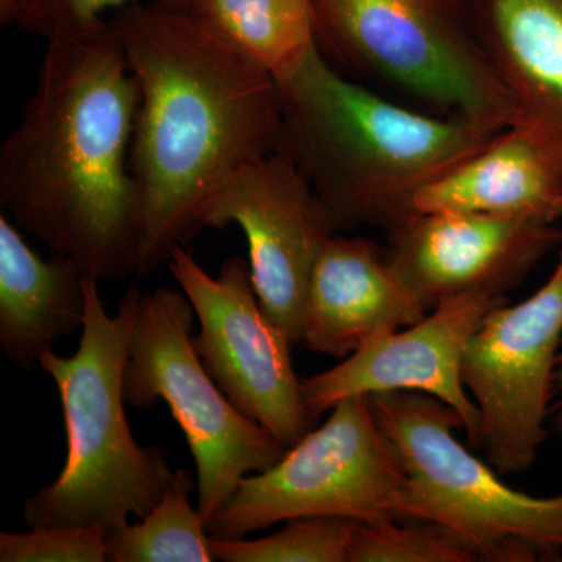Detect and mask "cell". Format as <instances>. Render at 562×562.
<instances>
[{"mask_svg":"<svg viewBox=\"0 0 562 562\" xmlns=\"http://www.w3.org/2000/svg\"><path fill=\"white\" fill-rule=\"evenodd\" d=\"M194 316L183 291L143 294L122 392L133 408L168 403L194 457L199 512L209 524L247 473L268 471L290 449L238 412L211 379L192 346Z\"/></svg>","mask_w":562,"mask_h":562,"instance_id":"52a82bcc","label":"cell"},{"mask_svg":"<svg viewBox=\"0 0 562 562\" xmlns=\"http://www.w3.org/2000/svg\"><path fill=\"white\" fill-rule=\"evenodd\" d=\"M384 258L427 312L458 295L503 297L562 243L557 225L416 211L386 233Z\"/></svg>","mask_w":562,"mask_h":562,"instance_id":"7c38bea8","label":"cell"},{"mask_svg":"<svg viewBox=\"0 0 562 562\" xmlns=\"http://www.w3.org/2000/svg\"><path fill=\"white\" fill-rule=\"evenodd\" d=\"M2 562H103L105 528H32L29 532H0Z\"/></svg>","mask_w":562,"mask_h":562,"instance_id":"603a6c76","label":"cell"},{"mask_svg":"<svg viewBox=\"0 0 562 562\" xmlns=\"http://www.w3.org/2000/svg\"><path fill=\"white\" fill-rule=\"evenodd\" d=\"M313 10L317 49L349 79L484 131L519 120L469 0H313Z\"/></svg>","mask_w":562,"mask_h":562,"instance_id":"5b68a950","label":"cell"},{"mask_svg":"<svg viewBox=\"0 0 562 562\" xmlns=\"http://www.w3.org/2000/svg\"><path fill=\"white\" fill-rule=\"evenodd\" d=\"M561 342L562 250L541 290L494 306L462 353V383L480 413L479 449L498 473L525 472L538 460Z\"/></svg>","mask_w":562,"mask_h":562,"instance_id":"9c48e42d","label":"cell"},{"mask_svg":"<svg viewBox=\"0 0 562 562\" xmlns=\"http://www.w3.org/2000/svg\"><path fill=\"white\" fill-rule=\"evenodd\" d=\"M279 81L283 155L341 231L390 233L419 192L497 133L394 101L344 76L313 47Z\"/></svg>","mask_w":562,"mask_h":562,"instance_id":"3957f363","label":"cell"},{"mask_svg":"<svg viewBox=\"0 0 562 562\" xmlns=\"http://www.w3.org/2000/svg\"><path fill=\"white\" fill-rule=\"evenodd\" d=\"M472 550L442 525L413 517L358 522L349 562H475Z\"/></svg>","mask_w":562,"mask_h":562,"instance_id":"44dd1931","label":"cell"},{"mask_svg":"<svg viewBox=\"0 0 562 562\" xmlns=\"http://www.w3.org/2000/svg\"><path fill=\"white\" fill-rule=\"evenodd\" d=\"M109 22L139 87L131 172L144 276L198 236L232 177L277 154L279 81L188 10L135 2Z\"/></svg>","mask_w":562,"mask_h":562,"instance_id":"6da1fadb","label":"cell"},{"mask_svg":"<svg viewBox=\"0 0 562 562\" xmlns=\"http://www.w3.org/2000/svg\"><path fill=\"white\" fill-rule=\"evenodd\" d=\"M428 313L379 244L335 235L314 262L301 344L346 360L376 336L417 324Z\"/></svg>","mask_w":562,"mask_h":562,"instance_id":"5bb4252c","label":"cell"},{"mask_svg":"<svg viewBox=\"0 0 562 562\" xmlns=\"http://www.w3.org/2000/svg\"><path fill=\"white\" fill-rule=\"evenodd\" d=\"M187 10L277 80L316 47L313 0H190Z\"/></svg>","mask_w":562,"mask_h":562,"instance_id":"ac0fdd59","label":"cell"},{"mask_svg":"<svg viewBox=\"0 0 562 562\" xmlns=\"http://www.w3.org/2000/svg\"><path fill=\"white\" fill-rule=\"evenodd\" d=\"M406 480L369 397L355 395L336 403L328 420L273 468L244 476L206 531L214 539H243L295 517H398Z\"/></svg>","mask_w":562,"mask_h":562,"instance_id":"ba28073f","label":"cell"},{"mask_svg":"<svg viewBox=\"0 0 562 562\" xmlns=\"http://www.w3.org/2000/svg\"><path fill=\"white\" fill-rule=\"evenodd\" d=\"M139 87L110 22L49 41L38 83L0 149V203L18 227L90 279L138 269L131 150Z\"/></svg>","mask_w":562,"mask_h":562,"instance_id":"7a4b0ae2","label":"cell"},{"mask_svg":"<svg viewBox=\"0 0 562 562\" xmlns=\"http://www.w3.org/2000/svg\"><path fill=\"white\" fill-rule=\"evenodd\" d=\"M198 487L187 469L176 471L171 486L139 524H122L105 530L106 561L211 562V536L201 512L192 508Z\"/></svg>","mask_w":562,"mask_h":562,"instance_id":"d6986e66","label":"cell"},{"mask_svg":"<svg viewBox=\"0 0 562 562\" xmlns=\"http://www.w3.org/2000/svg\"><path fill=\"white\" fill-rule=\"evenodd\" d=\"M125 0H0V22L49 41L72 38L105 27L102 14ZM188 9L190 0H158Z\"/></svg>","mask_w":562,"mask_h":562,"instance_id":"7402d4cb","label":"cell"},{"mask_svg":"<svg viewBox=\"0 0 562 562\" xmlns=\"http://www.w3.org/2000/svg\"><path fill=\"white\" fill-rule=\"evenodd\" d=\"M169 269L194 306L201 333L192 346L211 379L238 412L291 449L313 430L291 339L262 312L249 262L232 257L220 277L203 271L187 247L172 251Z\"/></svg>","mask_w":562,"mask_h":562,"instance_id":"30bf717a","label":"cell"},{"mask_svg":"<svg viewBox=\"0 0 562 562\" xmlns=\"http://www.w3.org/2000/svg\"><path fill=\"white\" fill-rule=\"evenodd\" d=\"M505 301V295H458L405 330L376 336L341 364L302 380L308 416L316 424L336 403L355 395L424 392L460 414L469 443L479 449L480 413L462 383V353L484 316Z\"/></svg>","mask_w":562,"mask_h":562,"instance_id":"4fadbf2b","label":"cell"},{"mask_svg":"<svg viewBox=\"0 0 562 562\" xmlns=\"http://www.w3.org/2000/svg\"><path fill=\"white\" fill-rule=\"evenodd\" d=\"M416 211H460L557 225L562 220V147L517 120L419 192Z\"/></svg>","mask_w":562,"mask_h":562,"instance_id":"9a60e30c","label":"cell"},{"mask_svg":"<svg viewBox=\"0 0 562 562\" xmlns=\"http://www.w3.org/2000/svg\"><path fill=\"white\" fill-rule=\"evenodd\" d=\"M236 224L249 244L251 283L262 312L302 341L303 308L321 250L341 231L312 184L283 155L251 162L206 205L203 227Z\"/></svg>","mask_w":562,"mask_h":562,"instance_id":"8fae6325","label":"cell"},{"mask_svg":"<svg viewBox=\"0 0 562 562\" xmlns=\"http://www.w3.org/2000/svg\"><path fill=\"white\" fill-rule=\"evenodd\" d=\"M476 35L519 120L562 147V0H469Z\"/></svg>","mask_w":562,"mask_h":562,"instance_id":"2e32d148","label":"cell"},{"mask_svg":"<svg viewBox=\"0 0 562 562\" xmlns=\"http://www.w3.org/2000/svg\"><path fill=\"white\" fill-rule=\"evenodd\" d=\"M85 279L79 262L58 255L43 260L0 217V346L22 371H35L58 339L83 330Z\"/></svg>","mask_w":562,"mask_h":562,"instance_id":"e0dca14e","label":"cell"},{"mask_svg":"<svg viewBox=\"0 0 562 562\" xmlns=\"http://www.w3.org/2000/svg\"><path fill=\"white\" fill-rule=\"evenodd\" d=\"M360 520L339 516L295 517L266 538H211V552L225 562H349L355 528Z\"/></svg>","mask_w":562,"mask_h":562,"instance_id":"ffe728a7","label":"cell"},{"mask_svg":"<svg viewBox=\"0 0 562 562\" xmlns=\"http://www.w3.org/2000/svg\"><path fill=\"white\" fill-rule=\"evenodd\" d=\"M557 387L561 391V395L552 408V427L558 435L562 436V350L560 351V358H558Z\"/></svg>","mask_w":562,"mask_h":562,"instance_id":"cb8c5ba5","label":"cell"},{"mask_svg":"<svg viewBox=\"0 0 562 562\" xmlns=\"http://www.w3.org/2000/svg\"><path fill=\"white\" fill-rule=\"evenodd\" d=\"M87 319L79 350L69 358L47 350L40 368L60 394L68 453L60 476L25 502L31 528L117 527L143 519L171 486L165 450L140 447L124 409L122 380L143 292L132 284L114 316L85 279Z\"/></svg>","mask_w":562,"mask_h":562,"instance_id":"277c9868","label":"cell"},{"mask_svg":"<svg viewBox=\"0 0 562 562\" xmlns=\"http://www.w3.org/2000/svg\"><path fill=\"white\" fill-rule=\"evenodd\" d=\"M406 473L398 517L430 520L484 562L562 560V495L532 497L503 483L453 436L460 414L417 391L369 395Z\"/></svg>","mask_w":562,"mask_h":562,"instance_id":"8992f818","label":"cell"}]
</instances>
